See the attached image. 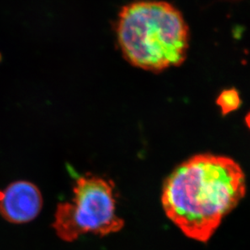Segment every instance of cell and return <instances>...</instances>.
<instances>
[{
    "label": "cell",
    "instance_id": "1",
    "mask_svg": "<svg viewBox=\"0 0 250 250\" xmlns=\"http://www.w3.org/2000/svg\"><path fill=\"white\" fill-rule=\"evenodd\" d=\"M246 191V176L236 161L198 154L167 177L161 203L167 217L186 236L205 243Z\"/></svg>",
    "mask_w": 250,
    "mask_h": 250
},
{
    "label": "cell",
    "instance_id": "2",
    "mask_svg": "<svg viewBox=\"0 0 250 250\" xmlns=\"http://www.w3.org/2000/svg\"><path fill=\"white\" fill-rule=\"evenodd\" d=\"M116 36L123 57L144 71L161 72L182 65L189 47L183 15L166 1L142 0L118 14Z\"/></svg>",
    "mask_w": 250,
    "mask_h": 250
},
{
    "label": "cell",
    "instance_id": "3",
    "mask_svg": "<svg viewBox=\"0 0 250 250\" xmlns=\"http://www.w3.org/2000/svg\"><path fill=\"white\" fill-rule=\"evenodd\" d=\"M72 190L71 202L57 206L52 227L59 238L72 242L85 234L104 236L123 229L112 181L86 173L76 177Z\"/></svg>",
    "mask_w": 250,
    "mask_h": 250
},
{
    "label": "cell",
    "instance_id": "4",
    "mask_svg": "<svg viewBox=\"0 0 250 250\" xmlns=\"http://www.w3.org/2000/svg\"><path fill=\"white\" fill-rule=\"evenodd\" d=\"M43 207L40 189L33 182L19 180L0 189V215L13 224L35 220Z\"/></svg>",
    "mask_w": 250,
    "mask_h": 250
},
{
    "label": "cell",
    "instance_id": "5",
    "mask_svg": "<svg viewBox=\"0 0 250 250\" xmlns=\"http://www.w3.org/2000/svg\"><path fill=\"white\" fill-rule=\"evenodd\" d=\"M241 104V98L238 92L235 89L224 90L217 98V104L221 109L223 114L229 113L238 109Z\"/></svg>",
    "mask_w": 250,
    "mask_h": 250
},
{
    "label": "cell",
    "instance_id": "6",
    "mask_svg": "<svg viewBox=\"0 0 250 250\" xmlns=\"http://www.w3.org/2000/svg\"><path fill=\"white\" fill-rule=\"evenodd\" d=\"M246 125L248 126L249 129L250 130V112L247 114L246 118Z\"/></svg>",
    "mask_w": 250,
    "mask_h": 250
}]
</instances>
